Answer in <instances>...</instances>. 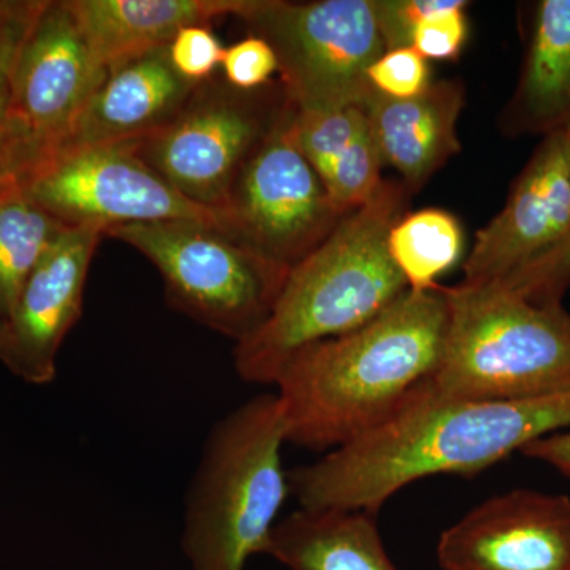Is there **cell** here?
I'll list each match as a JSON object with an SVG mask.
<instances>
[{
    "instance_id": "7",
    "label": "cell",
    "mask_w": 570,
    "mask_h": 570,
    "mask_svg": "<svg viewBox=\"0 0 570 570\" xmlns=\"http://www.w3.org/2000/svg\"><path fill=\"white\" fill-rule=\"evenodd\" d=\"M239 20L272 45L295 110L366 108L376 94L366 73L385 45L373 0H250Z\"/></svg>"
},
{
    "instance_id": "30",
    "label": "cell",
    "mask_w": 570,
    "mask_h": 570,
    "mask_svg": "<svg viewBox=\"0 0 570 570\" xmlns=\"http://www.w3.org/2000/svg\"><path fill=\"white\" fill-rule=\"evenodd\" d=\"M521 453L550 464L570 479V430L535 439Z\"/></svg>"
},
{
    "instance_id": "18",
    "label": "cell",
    "mask_w": 570,
    "mask_h": 570,
    "mask_svg": "<svg viewBox=\"0 0 570 570\" xmlns=\"http://www.w3.org/2000/svg\"><path fill=\"white\" fill-rule=\"evenodd\" d=\"M499 127L508 137H547L570 127V0L532 6L519 82Z\"/></svg>"
},
{
    "instance_id": "12",
    "label": "cell",
    "mask_w": 570,
    "mask_h": 570,
    "mask_svg": "<svg viewBox=\"0 0 570 570\" xmlns=\"http://www.w3.org/2000/svg\"><path fill=\"white\" fill-rule=\"evenodd\" d=\"M444 570H570V499L513 490L442 532Z\"/></svg>"
},
{
    "instance_id": "14",
    "label": "cell",
    "mask_w": 570,
    "mask_h": 570,
    "mask_svg": "<svg viewBox=\"0 0 570 570\" xmlns=\"http://www.w3.org/2000/svg\"><path fill=\"white\" fill-rule=\"evenodd\" d=\"M102 238L99 225L66 228L22 285L0 362L13 376L32 385L55 381L59 351L81 317L89 266Z\"/></svg>"
},
{
    "instance_id": "19",
    "label": "cell",
    "mask_w": 570,
    "mask_h": 570,
    "mask_svg": "<svg viewBox=\"0 0 570 570\" xmlns=\"http://www.w3.org/2000/svg\"><path fill=\"white\" fill-rule=\"evenodd\" d=\"M291 132L344 216L362 208L381 189L384 163L365 108L298 111L291 107Z\"/></svg>"
},
{
    "instance_id": "8",
    "label": "cell",
    "mask_w": 570,
    "mask_h": 570,
    "mask_svg": "<svg viewBox=\"0 0 570 570\" xmlns=\"http://www.w3.org/2000/svg\"><path fill=\"white\" fill-rule=\"evenodd\" d=\"M107 73L66 0H43L11 75L9 167L21 187L69 145Z\"/></svg>"
},
{
    "instance_id": "28",
    "label": "cell",
    "mask_w": 570,
    "mask_h": 570,
    "mask_svg": "<svg viewBox=\"0 0 570 570\" xmlns=\"http://www.w3.org/2000/svg\"><path fill=\"white\" fill-rule=\"evenodd\" d=\"M168 59L174 69L194 85L212 80L223 63L225 47L212 26H187L168 45Z\"/></svg>"
},
{
    "instance_id": "32",
    "label": "cell",
    "mask_w": 570,
    "mask_h": 570,
    "mask_svg": "<svg viewBox=\"0 0 570 570\" xmlns=\"http://www.w3.org/2000/svg\"><path fill=\"white\" fill-rule=\"evenodd\" d=\"M7 3H9V0H0V20H2L3 13H6Z\"/></svg>"
},
{
    "instance_id": "25",
    "label": "cell",
    "mask_w": 570,
    "mask_h": 570,
    "mask_svg": "<svg viewBox=\"0 0 570 570\" xmlns=\"http://www.w3.org/2000/svg\"><path fill=\"white\" fill-rule=\"evenodd\" d=\"M466 0H449L442 9L419 22L412 36L414 48L426 61H455L469 36Z\"/></svg>"
},
{
    "instance_id": "17",
    "label": "cell",
    "mask_w": 570,
    "mask_h": 570,
    "mask_svg": "<svg viewBox=\"0 0 570 570\" xmlns=\"http://www.w3.org/2000/svg\"><path fill=\"white\" fill-rule=\"evenodd\" d=\"M250 0H66L96 61L110 71L165 48L187 26L242 18Z\"/></svg>"
},
{
    "instance_id": "21",
    "label": "cell",
    "mask_w": 570,
    "mask_h": 570,
    "mask_svg": "<svg viewBox=\"0 0 570 570\" xmlns=\"http://www.w3.org/2000/svg\"><path fill=\"white\" fill-rule=\"evenodd\" d=\"M387 246L409 291L428 292L463 257L464 232L452 213L423 208L404 214L393 225Z\"/></svg>"
},
{
    "instance_id": "15",
    "label": "cell",
    "mask_w": 570,
    "mask_h": 570,
    "mask_svg": "<svg viewBox=\"0 0 570 570\" xmlns=\"http://www.w3.org/2000/svg\"><path fill=\"white\" fill-rule=\"evenodd\" d=\"M167 48L108 71L62 151L141 141L174 121L200 85L174 69Z\"/></svg>"
},
{
    "instance_id": "3",
    "label": "cell",
    "mask_w": 570,
    "mask_h": 570,
    "mask_svg": "<svg viewBox=\"0 0 570 570\" xmlns=\"http://www.w3.org/2000/svg\"><path fill=\"white\" fill-rule=\"evenodd\" d=\"M409 200L403 183L384 179L366 205L346 214L291 268L264 324L235 344V370L243 381L275 385L296 352L354 332L406 294L387 239Z\"/></svg>"
},
{
    "instance_id": "23",
    "label": "cell",
    "mask_w": 570,
    "mask_h": 570,
    "mask_svg": "<svg viewBox=\"0 0 570 570\" xmlns=\"http://www.w3.org/2000/svg\"><path fill=\"white\" fill-rule=\"evenodd\" d=\"M41 6L43 0H9L0 20V184L20 186L11 176L9 167L11 75L18 51Z\"/></svg>"
},
{
    "instance_id": "1",
    "label": "cell",
    "mask_w": 570,
    "mask_h": 570,
    "mask_svg": "<svg viewBox=\"0 0 570 570\" xmlns=\"http://www.w3.org/2000/svg\"><path fill=\"white\" fill-rule=\"evenodd\" d=\"M570 428V392L521 401L439 395L425 382L387 422L288 472L303 509L374 513L417 480L485 471L535 439Z\"/></svg>"
},
{
    "instance_id": "16",
    "label": "cell",
    "mask_w": 570,
    "mask_h": 570,
    "mask_svg": "<svg viewBox=\"0 0 570 570\" xmlns=\"http://www.w3.org/2000/svg\"><path fill=\"white\" fill-rule=\"evenodd\" d=\"M464 86L459 80L431 82L411 99L374 94L366 105L382 163L395 168L407 193L417 194L460 153L459 121Z\"/></svg>"
},
{
    "instance_id": "22",
    "label": "cell",
    "mask_w": 570,
    "mask_h": 570,
    "mask_svg": "<svg viewBox=\"0 0 570 570\" xmlns=\"http://www.w3.org/2000/svg\"><path fill=\"white\" fill-rule=\"evenodd\" d=\"M66 228L21 187L0 195V316L6 321L22 285Z\"/></svg>"
},
{
    "instance_id": "6",
    "label": "cell",
    "mask_w": 570,
    "mask_h": 570,
    "mask_svg": "<svg viewBox=\"0 0 570 570\" xmlns=\"http://www.w3.org/2000/svg\"><path fill=\"white\" fill-rule=\"evenodd\" d=\"M105 236L121 239L156 266L168 305L235 344L264 324L291 272L216 225H124Z\"/></svg>"
},
{
    "instance_id": "29",
    "label": "cell",
    "mask_w": 570,
    "mask_h": 570,
    "mask_svg": "<svg viewBox=\"0 0 570 570\" xmlns=\"http://www.w3.org/2000/svg\"><path fill=\"white\" fill-rule=\"evenodd\" d=\"M385 51L411 47L419 22L449 0H373Z\"/></svg>"
},
{
    "instance_id": "33",
    "label": "cell",
    "mask_w": 570,
    "mask_h": 570,
    "mask_svg": "<svg viewBox=\"0 0 570 570\" xmlns=\"http://www.w3.org/2000/svg\"><path fill=\"white\" fill-rule=\"evenodd\" d=\"M9 190H11V189L6 190V189H3V187H0V195L7 194V193H9Z\"/></svg>"
},
{
    "instance_id": "10",
    "label": "cell",
    "mask_w": 570,
    "mask_h": 570,
    "mask_svg": "<svg viewBox=\"0 0 570 570\" xmlns=\"http://www.w3.org/2000/svg\"><path fill=\"white\" fill-rule=\"evenodd\" d=\"M69 227L197 223L223 230L220 214L194 204L142 159L138 141L71 148L52 157L21 187Z\"/></svg>"
},
{
    "instance_id": "2",
    "label": "cell",
    "mask_w": 570,
    "mask_h": 570,
    "mask_svg": "<svg viewBox=\"0 0 570 570\" xmlns=\"http://www.w3.org/2000/svg\"><path fill=\"white\" fill-rule=\"evenodd\" d=\"M448 321L438 284L407 291L354 332L296 352L275 382L287 442L332 452L387 422L433 377Z\"/></svg>"
},
{
    "instance_id": "24",
    "label": "cell",
    "mask_w": 570,
    "mask_h": 570,
    "mask_svg": "<svg viewBox=\"0 0 570 570\" xmlns=\"http://www.w3.org/2000/svg\"><path fill=\"white\" fill-rule=\"evenodd\" d=\"M497 283L534 305H562L570 285V235Z\"/></svg>"
},
{
    "instance_id": "34",
    "label": "cell",
    "mask_w": 570,
    "mask_h": 570,
    "mask_svg": "<svg viewBox=\"0 0 570 570\" xmlns=\"http://www.w3.org/2000/svg\"><path fill=\"white\" fill-rule=\"evenodd\" d=\"M570 235V234H569Z\"/></svg>"
},
{
    "instance_id": "4",
    "label": "cell",
    "mask_w": 570,
    "mask_h": 570,
    "mask_svg": "<svg viewBox=\"0 0 570 570\" xmlns=\"http://www.w3.org/2000/svg\"><path fill=\"white\" fill-rule=\"evenodd\" d=\"M283 411L273 393L228 412L209 431L184 504L183 551L193 570H246L265 554L291 491Z\"/></svg>"
},
{
    "instance_id": "20",
    "label": "cell",
    "mask_w": 570,
    "mask_h": 570,
    "mask_svg": "<svg viewBox=\"0 0 570 570\" xmlns=\"http://www.w3.org/2000/svg\"><path fill=\"white\" fill-rule=\"evenodd\" d=\"M265 554L291 570H396L365 510L299 508L277 521Z\"/></svg>"
},
{
    "instance_id": "27",
    "label": "cell",
    "mask_w": 570,
    "mask_h": 570,
    "mask_svg": "<svg viewBox=\"0 0 570 570\" xmlns=\"http://www.w3.org/2000/svg\"><path fill=\"white\" fill-rule=\"evenodd\" d=\"M220 69L230 88L254 92L272 85V78L279 73V62L272 45L253 33L225 48Z\"/></svg>"
},
{
    "instance_id": "13",
    "label": "cell",
    "mask_w": 570,
    "mask_h": 570,
    "mask_svg": "<svg viewBox=\"0 0 570 570\" xmlns=\"http://www.w3.org/2000/svg\"><path fill=\"white\" fill-rule=\"evenodd\" d=\"M570 234V127L543 137L501 209L475 235L468 284L497 283Z\"/></svg>"
},
{
    "instance_id": "11",
    "label": "cell",
    "mask_w": 570,
    "mask_h": 570,
    "mask_svg": "<svg viewBox=\"0 0 570 570\" xmlns=\"http://www.w3.org/2000/svg\"><path fill=\"white\" fill-rule=\"evenodd\" d=\"M343 217L292 137L287 102L239 171L220 213L223 232L291 269L313 253Z\"/></svg>"
},
{
    "instance_id": "31",
    "label": "cell",
    "mask_w": 570,
    "mask_h": 570,
    "mask_svg": "<svg viewBox=\"0 0 570 570\" xmlns=\"http://www.w3.org/2000/svg\"><path fill=\"white\" fill-rule=\"evenodd\" d=\"M6 340H7V321L0 316V362L3 358V352H6Z\"/></svg>"
},
{
    "instance_id": "26",
    "label": "cell",
    "mask_w": 570,
    "mask_h": 570,
    "mask_svg": "<svg viewBox=\"0 0 570 570\" xmlns=\"http://www.w3.org/2000/svg\"><path fill=\"white\" fill-rule=\"evenodd\" d=\"M371 88L389 99H411L426 91L431 70L414 48H396L379 56L367 69Z\"/></svg>"
},
{
    "instance_id": "9",
    "label": "cell",
    "mask_w": 570,
    "mask_h": 570,
    "mask_svg": "<svg viewBox=\"0 0 570 570\" xmlns=\"http://www.w3.org/2000/svg\"><path fill=\"white\" fill-rule=\"evenodd\" d=\"M285 104L281 82L254 92L202 82L174 121L138 141V151L179 194L220 214Z\"/></svg>"
},
{
    "instance_id": "5",
    "label": "cell",
    "mask_w": 570,
    "mask_h": 570,
    "mask_svg": "<svg viewBox=\"0 0 570 570\" xmlns=\"http://www.w3.org/2000/svg\"><path fill=\"white\" fill-rule=\"evenodd\" d=\"M449 309L439 395L521 401L570 392V314L534 305L498 283L442 287Z\"/></svg>"
}]
</instances>
